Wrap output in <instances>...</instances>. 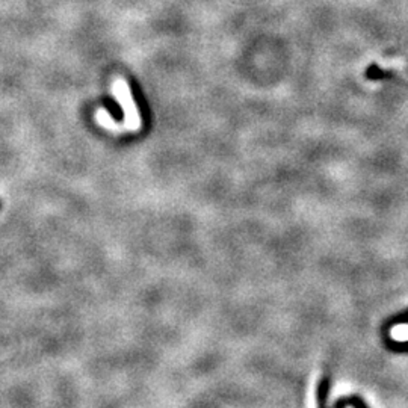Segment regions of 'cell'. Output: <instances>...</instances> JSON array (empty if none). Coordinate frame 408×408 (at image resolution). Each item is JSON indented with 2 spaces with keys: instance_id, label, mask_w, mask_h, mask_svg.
<instances>
[{
  "instance_id": "277c9868",
  "label": "cell",
  "mask_w": 408,
  "mask_h": 408,
  "mask_svg": "<svg viewBox=\"0 0 408 408\" xmlns=\"http://www.w3.org/2000/svg\"><path fill=\"white\" fill-rule=\"evenodd\" d=\"M401 324H408V310L401 315H396L395 317L389 319L387 324H386V328L393 327V325H401Z\"/></svg>"
},
{
  "instance_id": "6da1fadb",
  "label": "cell",
  "mask_w": 408,
  "mask_h": 408,
  "mask_svg": "<svg viewBox=\"0 0 408 408\" xmlns=\"http://www.w3.org/2000/svg\"><path fill=\"white\" fill-rule=\"evenodd\" d=\"M112 94L121 106L124 121L118 124L117 121L112 120L108 111L100 108L95 111V123L111 132H138L141 129V124H143V121H141V113L135 100H133L129 84L123 77H117L113 81Z\"/></svg>"
},
{
  "instance_id": "5b68a950",
  "label": "cell",
  "mask_w": 408,
  "mask_h": 408,
  "mask_svg": "<svg viewBox=\"0 0 408 408\" xmlns=\"http://www.w3.org/2000/svg\"><path fill=\"white\" fill-rule=\"evenodd\" d=\"M389 350L395 352H408V340L407 342H389L387 343Z\"/></svg>"
},
{
  "instance_id": "7a4b0ae2",
  "label": "cell",
  "mask_w": 408,
  "mask_h": 408,
  "mask_svg": "<svg viewBox=\"0 0 408 408\" xmlns=\"http://www.w3.org/2000/svg\"><path fill=\"white\" fill-rule=\"evenodd\" d=\"M330 386H331V381L328 377H324L321 381H319L317 389H316L317 408H327V398H328V393H330Z\"/></svg>"
},
{
  "instance_id": "3957f363",
  "label": "cell",
  "mask_w": 408,
  "mask_h": 408,
  "mask_svg": "<svg viewBox=\"0 0 408 408\" xmlns=\"http://www.w3.org/2000/svg\"><path fill=\"white\" fill-rule=\"evenodd\" d=\"M345 407H352V408H369L365 401L359 396H347L337 399L334 408H345Z\"/></svg>"
}]
</instances>
